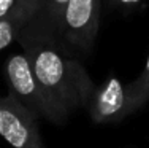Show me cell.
<instances>
[{
  "label": "cell",
  "instance_id": "cell-1",
  "mask_svg": "<svg viewBox=\"0 0 149 148\" xmlns=\"http://www.w3.org/2000/svg\"><path fill=\"white\" fill-rule=\"evenodd\" d=\"M17 41L60 124L73 112L86 107L95 84L73 54L57 40L40 32L22 30Z\"/></svg>",
  "mask_w": 149,
  "mask_h": 148
},
{
  "label": "cell",
  "instance_id": "cell-2",
  "mask_svg": "<svg viewBox=\"0 0 149 148\" xmlns=\"http://www.w3.org/2000/svg\"><path fill=\"white\" fill-rule=\"evenodd\" d=\"M102 0H68L57 27L56 40L70 54L92 49L100 29Z\"/></svg>",
  "mask_w": 149,
  "mask_h": 148
},
{
  "label": "cell",
  "instance_id": "cell-3",
  "mask_svg": "<svg viewBox=\"0 0 149 148\" xmlns=\"http://www.w3.org/2000/svg\"><path fill=\"white\" fill-rule=\"evenodd\" d=\"M5 78L10 96L15 97L21 105H24L37 119H48L51 123L60 124L57 115L49 105L24 53H15L6 59Z\"/></svg>",
  "mask_w": 149,
  "mask_h": 148
},
{
  "label": "cell",
  "instance_id": "cell-4",
  "mask_svg": "<svg viewBox=\"0 0 149 148\" xmlns=\"http://www.w3.org/2000/svg\"><path fill=\"white\" fill-rule=\"evenodd\" d=\"M94 123H116L140 110L135 100L130 83H122L118 76L109 75L94 93L86 105Z\"/></svg>",
  "mask_w": 149,
  "mask_h": 148
},
{
  "label": "cell",
  "instance_id": "cell-5",
  "mask_svg": "<svg viewBox=\"0 0 149 148\" xmlns=\"http://www.w3.org/2000/svg\"><path fill=\"white\" fill-rule=\"evenodd\" d=\"M0 135L13 148H43L38 119L15 97H0Z\"/></svg>",
  "mask_w": 149,
  "mask_h": 148
},
{
  "label": "cell",
  "instance_id": "cell-6",
  "mask_svg": "<svg viewBox=\"0 0 149 148\" xmlns=\"http://www.w3.org/2000/svg\"><path fill=\"white\" fill-rule=\"evenodd\" d=\"M67 3H68V0H45L38 15L24 27V30L40 32V34L49 35L56 40L60 16L65 10Z\"/></svg>",
  "mask_w": 149,
  "mask_h": 148
},
{
  "label": "cell",
  "instance_id": "cell-7",
  "mask_svg": "<svg viewBox=\"0 0 149 148\" xmlns=\"http://www.w3.org/2000/svg\"><path fill=\"white\" fill-rule=\"evenodd\" d=\"M27 26V18L17 10H13L10 15L0 19V51L17 41L21 32Z\"/></svg>",
  "mask_w": 149,
  "mask_h": 148
},
{
  "label": "cell",
  "instance_id": "cell-8",
  "mask_svg": "<svg viewBox=\"0 0 149 148\" xmlns=\"http://www.w3.org/2000/svg\"><path fill=\"white\" fill-rule=\"evenodd\" d=\"M130 88H132L135 100L138 104V108H143L144 105L149 104V54L143 72L140 73V76L136 80L130 81Z\"/></svg>",
  "mask_w": 149,
  "mask_h": 148
},
{
  "label": "cell",
  "instance_id": "cell-9",
  "mask_svg": "<svg viewBox=\"0 0 149 148\" xmlns=\"http://www.w3.org/2000/svg\"><path fill=\"white\" fill-rule=\"evenodd\" d=\"M146 0H106V5L111 11L120 13V15H129L136 10H140L144 5Z\"/></svg>",
  "mask_w": 149,
  "mask_h": 148
},
{
  "label": "cell",
  "instance_id": "cell-10",
  "mask_svg": "<svg viewBox=\"0 0 149 148\" xmlns=\"http://www.w3.org/2000/svg\"><path fill=\"white\" fill-rule=\"evenodd\" d=\"M43 2L45 0H17L15 10L22 13V15L27 18V24H29L30 21L38 15V11H40Z\"/></svg>",
  "mask_w": 149,
  "mask_h": 148
},
{
  "label": "cell",
  "instance_id": "cell-11",
  "mask_svg": "<svg viewBox=\"0 0 149 148\" xmlns=\"http://www.w3.org/2000/svg\"><path fill=\"white\" fill-rule=\"evenodd\" d=\"M16 3L17 0H0V19L10 15L16 8Z\"/></svg>",
  "mask_w": 149,
  "mask_h": 148
}]
</instances>
